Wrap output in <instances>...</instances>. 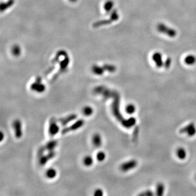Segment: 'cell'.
<instances>
[{
	"label": "cell",
	"mask_w": 196,
	"mask_h": 196,
	"mask_svg": "<svg viewBox=\"0 0 196 196\" xmlns=\"http://www.w3.org/2000/svg\"><path fill=\"white\" fill-rule=\"evenodd\" d=\"M180 133H186L189 136H193L196 133V128L193 123H190L188 125L180 130Z\"/></svg>",
	"instance_id": "3"
},
{
	"label": "cell",
	"mask_w": 196,
	"mask_h": 196,
	"mask_svg": "<svg viewBox=\"0 0 196 196\" xmlns=\"http://www.w3.org/2000/svg\"></svg>",
	"instance_id": "24"
},
{
	"label": "cell",
	"mask_w": 196,
	"mask_h": 196,
	"mask_svg": "<svg viewBox=\"0 0 196 196\" xmlns=\"http://www.w3.org/2000/svg\"><path fill=\"white\" fill-rule=\"evenodd\" d=\"M94 195L95 196H103V191H102V189H97L95 191Z\"/></svg>",
	"instance_id": "22"
},
{
	"label": "cell",
	"mask_w": 196,
	"mask_h": 196,
	"mask_svg": "<svg viewBox=\"0 0 196 196\" xmlns=\"http://www.w3.org/2000/svg\"><path fill=\"white\" fill-rule=\"evenodd\" d=\"M93 157L90 155L86 156L83 158V163L85 166H91L93 165Z\"/></svg>",
	"instance_id": "15"
},
{
	"label": "cell",
	"mask_w": 196,
	"mask_h": 196,
	"mask_svg": "<svg viewBox=\"0 0 196 196\" xmlns=\"http://www.w3.org/2000/svg\"><path fill=\"white\" fill-rule=\"evenodd\" d=\"M13 127L15 131V137L18 138L23 136V130L21 122L19 119L15 120L13 123Z\"/></svg>",
	"instance_id": "4"
},
{
	"label": "cell",
	"mask_w": 196,
	"mask_h": 196,
	"mask_svg": "<svg viewBox=\"0 0 196 196\" xmlns=\"http://www.w3.org/2000/svg\"><path fill=\"white\" fill-rule=\"evenodd\" d=\"M45 176L47 178L51 179L55 178L57 176V171L53 168H50L47 170L45 172Z\"/></svg>",
	"instance_id": "13"
},
{
	"label": "cell",
	"mask_w": 196,
	"mask_h": 196,
	"mask_svg": "<svg viewBox=\"0 0 196 196\" xmlns=\"http://www.w3.org/2000/svg\"><path fill=\"white\" fill-rule=\"evenodd\" d=\"M137 165L136 160H131L128 162L124 163L121 166H120V170H122L123 172H128L130 170H132L135 167H136Z\"/></svg>",
	"instance_id": "5"
},
{
	"label": "cell",
	"mask_w": 196,
	"mask_h": 196,
	"mask_svg": "<svg viewBox=\"0 0 196 196\" xmlns=\"http://www.w3.org/2000/svg\"><path fill=\"white\" fill-rule=\"evenodd\" d=\"M60 128L57 124L56 120L55 118H52L50 120L49 128V133L51 136H54L59 132Z\"/></svg>",
	"instance_id": "2"
},
{
	"label": "cell",
	"mask_w": 196,
	"mask_h": 196,
	"mask_svg": "<svg viewBox=\"0 0 196 196\" xmlns=\"http://www.w3.org/2000/svg\"><path fill=\"white\" fill-rule=\"evenodd\" d=\"M184 62L188 66L193 65L196 63V57L193 55H188L185 58Z\"/></svg>",
	"instance_id": "12"
},
{
	"label": "cell",
	"mask_w": 196,
	"mask_h": 196,
	"mask_svg": "<svg viewBox=\"0 0 196 196\" xmlns=\"http://www.w3.org/2000/svg\"><path fill=\"white\" fill-rule=\"evenodd\" d=\"M84 124V120H83L80 119L77 120L75 123L73 124L71 126L68 127V128H66L64 129L62 131V133H67L69 131H71L73 130H76L80 129L81 127L83 126Z\"/></svg>",
	"instance_id": "6"
},
{
	"label": "cell",
	"mask_w": 196,
	"mask_h": 196,
	"mask_svg": "<svg viewBox=\"0 0 196 196\" xmlns=\"http://www.w3.org/2000/svg\"><path fill=\"white\" fill-rule=\"evenodd\" d=\"M136 111V107L133 104H129L125 107V111L126 113L129 114H133Z\"/></svg>",
	"instance_id": "19"
},
{
	"label": "cell",
	"mask_w": 196,
	"mask_h": 196,
	"mask_svg": "<svg viewBox=\"0 0 196 196\" xmlns=\"http://www.w3.org/2000/svg\"><path fill=\"white\" fill-rule=\"evenodd\" d=\"M92 143L93 146L95 147H100L102 144V138L100 134L96 133L93 135L92 137Z\"/></svg>",
	"instance_id": "10"
},
{
	"label": "cell",
	"mask_w": 196,
	"mask_h": 196,
	"mask_svg": "<svg viewBox=\"0 0 196 196\" xmlns=\"http://www.w3.org/2000/svg\"><path fill=\"white\" fill-rule=\"evenodd\" d=\"M176 155L181 160L185 159L186 158V150L183 148H180L176 150Z\"/></svg>",
	"instance_id": "16"
},
{
	"label": "cell",
	"mask_w": 196,
	"mask_h": 196,
	"mask_svg": "<svg viewBox=\"0 0 196 196\" xmlns=\"http://www.w3.org/2000/svg\"><path fill=\"white\" fill-rule=\"evenodd\" d=\"M165 191V186L162 184H159L156 187V195L162 196Z\"/></svg>",
	"instance_id": "18"
},
{
	"label": "cell",
	"mask_w": 196,
	"mask_h": 196,
	"mask_svg": "<svg viewBox=\"0 0 196 196\" xmlns=\"http://www.w3.org/2000/svg\"><path fill=\"white\" fill-rule=\"evenodd\" d=\"M171 63H172V60H171V59L170 58H167V60H166L165 63L164 64V67L166 68H169L170 67Z\"/></svg>",
	"instance_id": "21"
},
{
	"label": "cell",
	"mask_w": 196,
	"mask_h": 196,
	"mask_svg": "<svg viewBox=\"0 0 196 196\" xmlns=\"http://www.w3.org/2000/svg\"><path fill=\"white\" fill-rule=\"evenodd\" d=\"M157 29L160 33L165 34L171 38H174L176 36V31L167 26V25H165L163 23H161L158 24L157 26Z\"/></svg>",
	"instance_id": "1"
},
{
	"label": "cell",
	"mask_w": 196,
	"mask_h": 196,
	"mask_svg": "<svg viewBox=\"0 0 196 196\" xmlns=\"http://www.w3.org/2000/svg\"><path fill=\"white\" fill-rule=\"evenodd\" d=\"M140 195V196H152V195H153V193L150 191H146L145 192L141 193Z\"/></svg>",
	"instance_id": "23"
},
{
	"label": "cell",
	"mask_w": 196,
	"mask_h": 196,
	"mask_svg": "<svg viewBox=\"0 0 196 196\" xmlns=\"http://www.w3.org/2000/svg\"><path fill=\"white\" fill-rule=\"evenodd\" d=\"M77 118V116L75 114H72L69 115L68 116L64 117L62 118H60L59 119V122L60 123V124L63 126H65L67 125L68 124L73 121L75 119H76Z\"/></svg>",
	"instance_id": "9"
},
{
	"label": "cell",
	"mask_w": 196,
	"mask_h": 196,
	"mask_svg": "<svg viewBox=\"0 0 196 196\" xmlns=\"http://www.w3.org/2000/svg\"><path fill=\"white\" fill-rule=\"evenodd\" d=\"M31 89L38 93H42L45 90V85L40 82V81H36L31 85Z\"/></svg>",
	"instance_id": "8"
},
{
	"label": "cell",
	"mask_w": 196,
	"mask_h": 196,
	"mask_svg": "<svg viewBox=\"0 0 196 196\" xmlns=\"http://www.w3.org/2000/svg\"><path fill=\"white\" fill-rule=\"evenodd\" d=\"M57 145V142L56 141H51L49 142L48 143H47V145L45 146V148L46 150H48L49 152H52L53 151L54 149L56 148V146Z\"/></svg>",
	"instance_id": "14"
},
{
	"label": "cell",
	"mask_w": 196,
	"mask_h": 196,
	"mask_svg": "<svg viewBox=\"0 0 196 196\" xmlns=\"http://www.w3.org/2000/svg\"><path fill=\"white\" fill-rule=\"evenodd\" d=\"M96 159L99 162L103 161L106 159V154L103 151L99 152L96 154Z\"/></svg>",
	"instance_id": "20"
},
{
	"label": "cell",
	"mask_w": 196,
	"mask_h": 196,
	"mask_svg": "<svg viewBox=\"0 0 196 196\" xmlns=\"http://www.w3.org/2000/svg\"><path fill=\"white\" fill-rule=\"evenodd\" d=\"M152 59H153L154 62L155 63L156 67L157 68H161V67L164 66V63L162 60V56L161 53L160 52H155L154 53L152 56Z\"/></svg>",
	"instance_id": "7"
},
{
	"label": "cell",
	"mask_w": 196,
	"mask_h": 196,
	"mask_svg": "<svg viewBox=\"0 0 196 196\" xmlns=\"http://www.w3.org/2000/svg\"><path fill=\"white\" fill-rule=\"evenodd\" d=\"M93 109L92 107L90 106H86L82 110V113L86 116H90L93 113Z\"/></svg>",
	"instance_id": "17"
},
{
	"label": "cell",
	"mask_w": 196,
	"mask_h": 196,
	"mask_svg": "<svg viewBox=\"0 0 196 196\" xmlns=\"http://www.w3.org/2000/svg\"><path fill=\"white\" fill-rule=\"evenodd\" d=\"M55 155V153L53 152H49V153L48 154H47L46 155H42L40 157V163L41 165H45L46 163L49 160L51 159L52 157H54Z\"/></svg>",
	"instance_id": "11"
}]
</instances>
